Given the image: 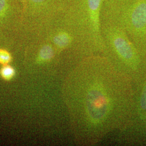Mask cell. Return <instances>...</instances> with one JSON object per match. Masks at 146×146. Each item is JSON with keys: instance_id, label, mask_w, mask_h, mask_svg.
<instances>
[{"instance_id": "obj_1", "label": "cell", "mask_w": 146, "mask_h": 146, "mask_svg": "<svg viewBox=\"0 0 146 146\" xmlns=\"http://www.w3.org/2000/svg\"><path fill=\"white\" fill-rule=\"evenodd\" d=\"M70 75L68 104L78 145L93 146L129 127L135 108L133 84L104 56L84 58Z\"/></svg>"}, {"instance_id": "obj_2", "label": "cell", "mask_w": 146, "mask_h": 146, "mask_svg": "<svg viewBox=\"0 0 146 146\" xmlns=\"http://www.w3.org/2000/svg\"><path fill=\"white\" fill-rule=\"evenodd\" d=\"M105 0H67L59 18L72 32L77 48L84 58L104 55L101 15Z\"/></svg>"}, {"instance_id": "obj_3", "label": "cell", "mask_w": 146, "mask_h": 146, "mask_svg": "<svg viewBox=\"0 0 146 146\" xmlns=\"http://www.w3.org/2000/svg\"><path fill=\"white\" fill-rule=\"evenodd\" d=\"M104 55L114 68L140 86L146 74V59L141 55L125 31L111 20L102 18Z\"/></svg>"}, {"instance_id": "obj_4", "label": "cell", "mask_w": 146, "mask_h": 146, "mask_svg": "<svg viewBox=\"0 0 146 146\" xmlns=\"http://www.w3.org/2000/svg\"><path fill=\"white\" fill-rule=\"evenodd\" d=\"M101 18L111 20L121 27L146 59V0H118L102 10Z\"/></svg>"}, {"instance_id": "obj_5", "label": "cell", "mask_w": 146, "mask_h": 146, "mask_svg": "<svg viewBox=\"0 0 146 146\" xmlns=\"http://www.w3.org/2000/svg\"><path fill=\"white\" fill-rule=\"evenodd\" d=\"M67 0H20L19 26L44 29L64 10Z\"/></svg>"}, {"instance_id": "obj_6", "label": "cell", "mask_w": 146, "mask_h": 146, "mask_svg": "<svg viewBox=\"0 0 146 146\" xmlns=\"http://www.w3.org/2000/svg\"><path fill=\"white\" fill-rule=\"evenodd\" d=\"M59 16L44 28L46 31V37L52 44L58 56L70 50L78 61H81L84 58L78 51L75 37L60 20Z\"/></svg>"}, {"instance_id": "obj_7", "label": "cell", "mask_w": 146, "mask_h": 146, "mask_svg": "<svg viewBox=\"0 0 146 146\" xmlns=\"http://www.w3.org/2000/svg\"><path fill=\"white\" fill-rule=\"evenodd\" d=\"M20 16V0H0V31L10 25L19 26Z\"/></svg>"}, {"instance_id": "obj_8", "label": "cell", "mask_w": 146, "mask_h": 146, "mask_svg": "<svg viewBox=\"0 0 146 146\" xmlns=\"http://www.w3.org/2000/svg\"><path fill=\"white\" fill-rule=\"evenodd\" d=\"M134 116H135V119H137L140 125L146 129V74L140 85L137 100L136 104L135 103Z\"/></svg>"}, {"instance_id": "obj_9", "label": "cell", "mask_w": 146, "mask_h": 146, "mask_svg": "<svg viewBox=\"0 0 146 146\" xmlns=\"http://www.w3.org/2000/svg\"><path fill=\"white\" fill-rule=\"evenodd\" d=\"M57 56L52 44L45 37L44 41L38 48L36 58L37 63L39 64H48L52 62Z\"/></svg>"}, {"instance_id": "obj_10", "label": "cell", "mask_w": 146, "mask_h": 146, "mask_svg": "<svg viewBox=\"0 0 146 146\" xmlns=\"http://www.w3.org/2000/svg\"><path fill=\"white\" fill-rule=\"evenodd\" d=\"M0 75L5 80L10 81L15 75V70L8 64L3 65L0 69Z\"/></svg>"}, {"instance_id": "obj_11", "label": "cell", "mask_w": 146, "mask_h": 146, "mask_svg": "<svg viewBox=\"0 0 146 146\" xmlns=\"http://www.w3.org/2000/svg\"><path fill=\"white\" fill-rule=\"evenodd\" d=\"M12 55L11 52L5 49L0 48V64L5 65L11 62Z\"/></svg>"}, {"instance_id": "obj_12", "label": "cell", "mask_w": 146, "mask_h": 146, "mask_svg": "<svg viewBox=\"0 0 146 146\" xmlns=\"http://www.w3.org/2000/svg\"><path fill=\"white\" fill-rule=\"evenodd\" d=\"M118 0H105L102 10L110 8V7H111Z\"/></svg>"}, {"instance_id": "obj_13", "label": "cell", "mask_w": 146, "mask_h": 146, "mask_svg": "<svg viewBox=\"0 0 146 146\" xmlns=\"http://www.w3.org/2000/svg\"><path fill=\"white\" fill-rule=\"evenodd\" d=\"M0 38H1V36H0Z\"/></svg>"}]
</instances>
